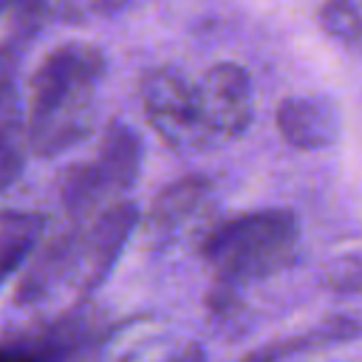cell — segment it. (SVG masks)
<instances>
[{"mask_svg": "<svg viewBox=\"0 0 362 362\" xmlns=\"http://www.w3.org/2000/svg\"><path fill=\"white\" fill-rule=\"evenodd\" d=\"M139 136L124 122L107 124L93 153L68 167L62 178L59 201L71 223H85L113 204L127 201V189L139 178Z\"/></svg>", "mask_w": 362, "mask_h": 362, "instance_id": "277c9868", "label": "cell"}, {"mask_svg": "<svg viewBox=\"0 0 362 362\" xmlns=\"http://www.w3.org/2000/svg\"><path fill=\"white\" fill-rule=\"evenodd\" d=\"M274 119L283 141L297 150H322L339 136L337 107L322 96H286Z\"/></svg>", "mask_w": 362, "mask_h": 362, "instance_id": "9c48e42d", "label": "cell"}, {"mask_svg": "<svg viewBox=\"0 0 362 362\" xmlns=\"http://www.w3.org/2000/svg\"><path fill=\"white\" fill-rule=\"evenodd\" d=\"M105 68V54L90 42L57 45L40 62L23 113L34 156H57L88 136Z\"/></svg>", "mask_w": 362, "mask_h": 362, "instance_id": "7a4b0ae2", "label": "cell"}, {"mask_svg": "<svg viewBox=\"0 0 362 362\" xmlns=\"http://www.w3.org/2000/svg\"><path fill=\"white\" fill-rule=\"evenodd\" d=\"M31 34L25 28H17L3 45H0V119L14 107V82H17V68L23 57V37Z\"/></svg>", "mask_w": 362, "mask_h": 362, "instance_id": "4fadbf2b", "label": "cell"}, {"mask_svg": "<svg viewBox=\"0 0 362 362\" xmlns=\"http://www.w3.org/2000/svg\"><path fill=\"white\" fill-rule=\"evenodd\" d=\"M82 305L3 334L0 362H85L105 337L99 317Z\"/></svg>", "mask_w": 362, "mask_h": 362, "instance_id": "5b68a950", "label": "cell"}, {"mask_svg": "<svg viewBox=\"0 0 362 362\" xmlns=\"http://www.w3.org/2000/svg\"><path fill=\"white\" fill-rule=\"evenodd\" d=\"M28 139L23 127V113L17 105L0 119V195L20 178L25 156H28Z\"/></svg>", "mask_w": 362, "mask_h": 362, "instance_id": "8fae6325", "label": "cell"}, {"mask_svg": "<svg viewBox=\"0 0 362 362\" xmlns=\"http://www.w3.org/2000/svg\"><path fill=\"white\" fill-rule=\"evenodd\" d=\"M300 246V221L288 209H257L206 229L201 255L212 272L209 311L229 314L246 283L283 272Z\"/></svg>", "mask_w": 362, "mask_h": 362, "instance_id": "3957f363", "label": "cell"}, {"mask_svg": "<svg viewBox=\"0 0 362 362\" xmlns=\"http://www.w3.org/2000/svg\"><path fill=\"white\" fill-rule=\"evenodd\" d=\"M45 3L48 0H0V14H8L17 28L31 31L37 17L45 11Z\"/></svg>", "mask_w": 362, "mask_h": 362, "instance_id": "5bb4252c", "label": "cell"}, {"mask_svg": "<svg viewBox=\"0 0 362 362\" xmlns=\"http://www.w3.org/2000/svg\"><path fill=\"white\" fill-rule=\"evenodd\" d=\"M240 362H272V356H269V354H255V356H246V359H240Z\"/></svg>", "mask_w": 362, "mask_h": 362, "instance_id": "2e32d148", "label": "cell"}, {"mask_svg": "<svg viewBox=\"0 0 362 362\" xmlns=\"http://www.w3.org/2000/svg\"><path fill=\"white\" fill-rule=\"evenodd\" d=\"M198 88V113L204 141H235L240 139L255 116V93L249 74L235 62H215L206 68Z\"/></svg>", "mask_w": 362, "mask_h": 362, "instance_id": "52a82bcc", "label": "cell"}, {"mask_svg": "<svg viewBox=\"0 0 362 362\" xmlns=\"http://www.w3.org/2000/svg\"><path fill=\"white\" fill-rule=\"evenodd\" d=\"M76 3L88 11H119L133 0H76Z\"/></svg>", "mask_w": 362, "mask_h": 362, "instance_id": "9a60e30c", "label": "cell"}, {"mask_svg": "<svg viewBox=\"0 0 362 362\" xmlns=\"http://www.w3.org/2000/svg\"><path fill=\"white\" fill-rule=\"evenodd\" d=\"M45 232V215L34 209L0 212V288L31 260Z\"/></svg>", "mask_w": 362, "mask_h": 362, "instance_id": "30bf717a", "label": "cell"}, {"mask_svg": "<svg viewBox=\"0 0 362 362\" xmlns=\"http://www.w3.org/2000/svg\"><path fill=\"white\" fill-rule=\"evenodd\" d=\"M212 181L206 175H184L164 187L144 215V235L156 243H173L189 226L201 223L212 206Z\"/></svg>", "mask_w": 362, "mask_h": 362, "instance_id": "ba28073f", "label": "cell"}, {"mask_svg": "<svg viewBox=\"0 0 362 362\" xmlns=\"http://www.w3.org/2000/svg\"><path fill=\"white\" fill-rule=\"evenodd\" d=\"M317 17L331 40L362 51V0H322Z\"/></svg>", "mask_w": 362, "mask_h": 362, "instance_id": "7c38bea8", "label": "cell"}, {"mask_svg": "<svg viewBox=\"0 0 362 362\" xmlns=\"http://www.w3.org/2000/svg\"><path fill=\"white\" fill-rule=\"evenodd\" d=\"M136 223L139 206L127 198L48 238L25 263L14 300L23 305H42L68 297L74 305H82L113 272Z\"/></svg>", "mask_w": 362, "mask_h": 362, "instance_id": "6da1fadb", "label": "cell"}, {"mask_svg": "<svg viewBox=\"0 0 362 362\" xmlns=\"http://www.w3.org/2000/svg\"><path fill=\"white\" fill-rule=\"evenodd\" d=\"M141 110L150 127L164 139L173 150H192L204 147L201 113H198V88L175 65L150 68L139 85Z\"/></svg>", "mask_w": 362, "mask_h": 362, "instance_id": "8992f818", "label": "cell"}]
</instances>
